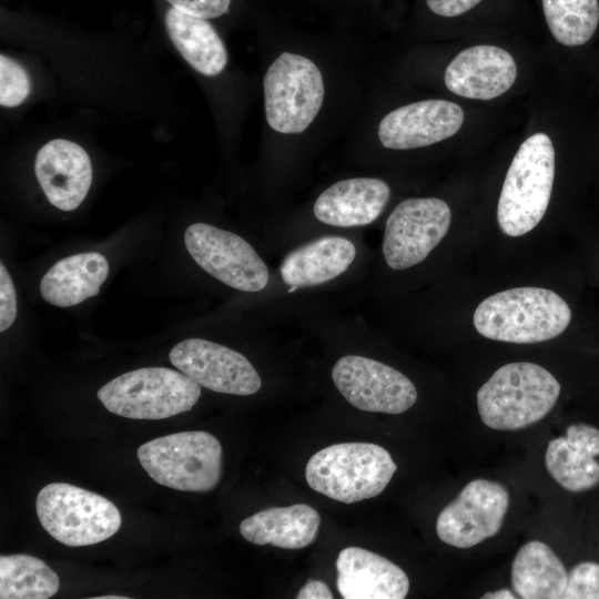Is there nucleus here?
<instances>
[{
	"label": "nucleus",
	"mask_w": 599,
	"mask_h": 599,
	"mask_svg": "<svg viewBox=\"0 0 599 599\" xmlns=\"http://www.w3.org/2000/svg\"><path fill=\"white\" fill-rule=\"evenodd\" d=\"M59 586L58 575L39 558L26 554L0 557L1 599H48Z\"/></svg>",
	"instance_id": "nucleus-24"
},
{
	"label": "nucleus",
	"mask_w": 599,
	"mask_h": 599,
	"mask_svg": "<svg viewBox=\"0 0 599 599\" xmlns=\"http://www.w3.org/2000/svg\"><path fill=\"white\" fill-rule=\"evenodd\" d=\"M463 121V109L454 102L418 101L386 114L378 125V138L387 149H417L453 136Z\"/></svg>",
	"instance_id": "nucleus-14"
},
{
	"label": "nucleus",
	"mask_w": 599,
	"mask_h": 599,
	"mask_svg": "<svg viewBox=\"0 0 599 599\" xmlns=\"http://www.w3.org/2000/svg\"><path fill=\"white\" fill-rule=\"evenodd\" d=\"M109 274L106 258L97 252L71 255L58 261L42 277L43 300L59 307L74 306L97 296Z\"/></svg>",
	"instance_id": "nucleus-21"
},
{
	"label": "nucleus",
	"mask_w": 599,
	"mask_h": 599,
	"mask_svg": "<svg viewBox=\"0 0 599 599\" xmlns=\"http://www.w3.org/2000/svg\"><path fill=\"white\" fill-rule=\"evenodd\" d=\"M516 77V62L509 52L495 45H475L457 54L446 68L444 80L457 95L491 100L508 91Z\"/></svg>",
	"instance_id": "nucleus-16"
},
{
	"label": "nucleus",
	"mask_w": 599,
	"mask_h": 599,
	"mask_svg": "<svg viewBox=\"0 0 599 599\" xmlns=\"http://www.w3.org/2000/svg\"><path fill=\"white\" fill-rule=\"evenodd\" d=\"M35 509L43 529L69 547L104 541L122 524L120 510L109 499L67 483L44 486L38 494Z\"/></svg>",
	"instance_id": "nucleus-7"
},
{
	"label": "nucleus",
	"mask_w": 599,
	"mask_h": 599,
	"mask_svg": "<svg viewBox=\"0 0 599 599\" xmlns=\"http://www.w3.org/2000/svg\"><path fill=\"white\" fill-rule=\"evenodd\" d=\"M481 0H426L428 8L441 17H456L463 14Z\"/></svg>",
	"instance_id": "nucleus-32"
},
{
	"label": "nucleus",
	"mask_w": 599,
	"mask_h": 599,
	"mask_svg": "<svg viewBox=\"0 0 599 599\" xmlns=\"http://www.w3.org/2000/svg\"><path fill=\"white\" fill-rule=\"evenodd\" d=\"M390 197L388 184L375 177L338 181L316 199L314 215L338 227L363 226L374 222Z\"/></svg>",
	"instance_id": "nucleus-18"
},
{
	"label": "nucleus",
	"mask_w": 599,
	"mask_h": 599,
	"mask_svg": "<svg viewBox=\"0 0 599 599\" xmlns=\"http://www.w3.org/2000/svg\"><path fill=\"white\" fill-rule=\"evenodd\" d=\"M571 321L568 304L554 291L517 287L485 298L474 313L476 331L494 341L534 344L560 335Z\"/></svg>",
	"instance_id": "nucleus-1"
},
{
	"label": "nucleus",
	"mask_w": 599,
	"mask_h": 599,
	"mask_svg": "<svg viewBox=\"0 0 599 599\" xmlns=\"http://www.w3.org/2000/svg\"><path fill=\"white\" fill-rule=\"evenodd\" d=\"M38 182L49 202L61 211L75 210L92 182V165L79 144L55 139L38 152L34 164Z\"/></svg>",
	"instance_id": "nucleus-15"
},
{
	"label": "nucleus",
	"mask_w": 599,
	"mask_h": 599,
	"mask_svg": "<svg viewBox=\"0 0 599 599\" xmlns=\"http://www.w3.org/2000/svg\"><path fill=\"white\" fill-rule=\"evenodd\" d=\"M332 378L343 397L365 412L397 415L409 409L417 399L415 385L403 373L359 355L339 358Z\"/></svg>",
	"instance_id": "nucleus-11"
},
{
	"label": "nucleus",
	"mask_w": 599,
	"mask_h": 599,
	"mask_svg": "<svg viewBox=\"0 0 599 599\" xmlns=\"http://www.w3.org/2000/svg\"><path fill=\"white\" fill-rule=\"evenodd\" d=\"M17 316V295L12 280L0 263V331L4 332L14 322Z\"/></svg>",
	"instance_id": "nucleus-30"
},
{
	"label": "nucleus",
	"mask_w": 599,
	"mask_h": 599,
	"mask_svg": "<svg viewBox=\"0 0 599 599\" xmlns=\"http://www.w3.org/2000/svg\"><path fill=\"white\" fill-rule=\"evenodd\" d=\"M200 396L196 382L166 367L124 373L103 385L97 394L110 413L131 419H163L189 412Z\"/></svg>",
	"instance_id": "nucleus-6"
},
{
	"label": "nucleus",
	"mask_w": 599,
	"mask_h": 599,
	"mask_svg": "<svg viewBox=\"0 0 599 599\" xmlns=\"http://www.w3.org/2000/svg\"><path fill=\"white\" fill-rule=\"evenodd\" d=\"M319 522L321 517L313 507L296 504L255 512L240 524V532L254 545L301 549L316 539Z\"/></svg>",
	"instance_id": "nucleus-19"
},
{
	"label": "nucleus",
	"mask_w": 599,
	"mask_h": 599,
	"mask_svg": "<svg viewBox=\"0 0 599 599\" xmlns=\"http://www.w3.org/2000/svg\"><path fill=\"white\" fill-rule=\"evenodd\" d=\"M184 244L195 263L220 282L244 292L266 287L267 266L241 236L210 224L194 223L184 233Z\"/></svg>",
	"instance_id": "nucleus-9"
},
{
	"label": "nucleus",
	"mask_w": 599,
	"mask_h": 599,
	"mask_svg": "<svg viewBox=\"0 0 599 599\" xmlns=\"http://www.w3.org/2000/svg\"><path fill=\"white\" fill-rule=\"evenodd\" d=\"M560 384L547 369L529 362L498 368L478 389L483 423L497 430H518L541 420L556 405Z\"/></svg>",
	"instance_id": "nucleus-2"
},
{
	"label": "nucleus",
	"mask_w": 599,
	"mask_h": 599,
	"mask_svg": "<svg viewBox=\"0 0 599 599\" xmlns=\"http://www.w3.org/2000/svg\"><path fill=\"white\" fill-rule=\"evenodd\" d=\"M509 506L508 490L499 483L474 479L438 515L439 539L456 548H470L495 536Z\"/></svg>",
	"instance_id": "nucleus-12"
},
{
	"label": "nucleus",
	"mask_w": 599,
	"mask_h": 599,
	"mask_svg": "<svg viewBox=\"0 0 599 599\" xmlns=\"http://www.w3.org/2000/svg\"><path fill=\"white\" fill-rule=\"evenodd\" d=\"M31 81L28 72L17 61L0 55V104L13 108L30 94Z\"/></svg>",
	"instance_id": "nucleus-27"
},
{
	"label": "nucleus",
	"mask_w": 599,
	"mask_h": 599,
	"mask_svg": "<svg viewBox=\"0 0 599 599\" xmlns=\"http://www.w3.org/2000/svg\"><path fill=\"white\" fill-rule=\"evenodd\" d=\"M136 455L155 483L176 490L210 491L222 476V446L206 432L158 437L141 445Z\"/></svg>",
	"instance_id": "nucleus-5"
},
{
	"label": "nucleus",
	"mask_w": 599,
	"mask_h": 599,
	"mask_svg": "<svg viewBox=\"0 0 599 599\" xmlns=\"http://www.w3.org/2000/svg\"><path fill=\"white\" fill-rule=\"evenodd\" d=\"M483 599L486 598H494V599H515L516 596L508 589H500L494 592H487L483 597Z\"/></svg>",
	"instance_id": "nucleus-34"
},
{
	"label": "nucleus",
	"mask_w": 599,
	"mask_h": 599,
	"mask_svg": "<svg viewBox=\"0 0 599 599\" xmlns=\"http://www.w3.org/2000/svg\"><path fill=\"white\" fill-rule=\"evenodd\" d=\"M547 24L561 44H585L599 23L598 0H542Z\"/></svg>",
	"instance_id": "nucleus-26"
},
{
	"label": "nucleus",
	"mask_w": 599,
	"mask_h": 599,
	"mask_svg": "<svg viewBox=\"0 0 599 599\" xmlns=\"http://www.w3.org/2000/svg\"><path fill=\"white\" fill-rule=\"evenodd\" d=\"M297 599H332L328 586L319 580H311L298 591Z\"/></svg>",
	"instance_id": "nucleus-33"
},
{
	"label": "nucleus",
	"mask_w": 599,
	"mask_h": 599,
	"mask_svg": "<svg viewBox=\"0 0 599 599\" xmlns=\"http://www.w3.org/2000/svg\"><path fill=\"white\" fill-rule=\"evenodd\" d=\"M169 357L180 372L213 392L247 396L262 386L258 373L245 356L206 339H184L173 346Z\"/></svg>",
	"instance_id": "nucleus-13"
},
{
	"label": "nucleus",
	"mask_w": 599,
	"mask_h": 599,
	"mask_svg": "<svg viewBox=\"0 0 599 599\" xmlns=\"http://www.w3.org/2000/svg\"><path fill=\"white\" fill-rule=\"evenodd\" d=\"M555 177V149L545 133H535L519 146L507 171L497 205L501 232L521 236L544 217Z\"/></svg>",
	"instance_id": "nucleus-4"
},
{
	"label": "nucleus",
	"mask_w": 599,
	"mask_h": 599,
	"mask_svg": "<svg viewBox=\"0 0 599 599\" xmlns=\"http://www.w3.org/2000/svg\"><path fill=\"white\" fill-rule=\"evenodd\" d=\"M129 597H125V596H100V597H94L92 599H128Z\"/></svg>",
	"instance_id": "nucleus-35"
},
{
	"label": "nucleus",
	"mask_w": 599,
	"mask_h": 599,
	"mask_svg": "<svg viewBox=\"0 0 599 599\" xmlns=\"http://www.w3.org/2000/svg\"><path fill=\"white\" fill-rule=\"evenodd\" d=\"M268 125L280 133H301L318 114L324 100V82L309 59L283 52L263 79Z\"/></svg>",
	"instance_id": "nucleus-8"
},
{
	"label": "nucleus",
	"mask_w": 599,
	"mask_h": 599,
	"mask_svg": "<svg viewBox=\"0 0 599 599\" xmlns=\"http://www.w3.org/2000/svg\"><path fill=\"white\" fill-rule=\"evenodd\" d=\"M565 437L593 456L599 455V429L586 424H575L567 428Z\"/></svg>",
	"instance_id": "nucleus-31"
},
{
	"label": "nucleus",
	"mask_w": 599,
	"mask_h": 599,
	"mask_svg": "<svg viewBox=\"0 0 599 599\" xmlns=\"http://www.w3.org/2000/svg\"><path fill=\"white\" fill-rule=\"evenodd\" d=\"M355 255L356 248L349 240L321 237L290 252L281 264V277L290 286L319 285L344 273Z\"/></svg>",
	"instance_id": "nucleus-20"
},
{
	"label": "nucleus",
	"mask_w": 599,
	"mask_h": 599,
	"mask_svg": "<svg viewBox=\"0 0 599 599\" xmlns=\"http://www.w3.org/2000/svg\"><path fill=\"white\" fill-rule=\"evenodd\" d=\"M166 32L184 60L204 75L214 77L227 63L225 45L205 19L171 7L164 17Z\"/></svg>",
	"instance_id": "nucleus-22"
},
{
	"label": "nucleus",
	"mask_w": 599,
	"mask_h": 599,
	"mask_svg": "<svg viewBox=\"0 0 599 599\" xmlns=\"http://www.w3.org/2000/svg\"><path fill=\"white\" fill-rule=\"evenodd\" d=\"M564 599H599V564L586 561L567 576Z\"/></svg>",
	"instance_id": "nucleus-28"
},
{
	"label": "nucleus",
	"mask_w": 599,
	"mask_h": 599,
	"mask_svg": "<svg viewBox=\"0 0 599 599\" xmlns=\"http://www.w3.org/2000/svg\"><path fill=\"white\" fill-rule=\"evenodd\" d=\"M451 212L435 197L407 199L386 221L383 255L393 270H405L424 261L448 232Z\"/></svg>",
	"instance_id": "nucleus-10"
},
{
	"label": "nucleus",
	"mask_w": 599,
	"mask_h": 599,
	"mask_svg": "<svg viewBox=\"0 0 599 599\" xmlns=\"http://www.w3.org/2000/svg\"><path fill=\"white\" fill-rule=\"evenodd\" d=\"M567 576L564 564L554 550L539 540L525 544L511 566V583L522 599L562 598Z\"/></svg>",
	"instance_id": "nucleus-23"
},
{
	"label": "nucleus",
	"mask_w": 599,
	"mask_h": 599,
	"mask_svg": "<svg viewBox=\"0 0 599 599\" xmlns=\"http://www.w3.org/2000/svg\"><path fill=\"white\" fill-rule=\"evenodd\" d=\"M397 470L389 453L372 443H342L315 453L306 464L308 486L344 504L378 496Z\"/></svg>",
	"instance_id": "nucleus-3"
},
{
	"label": "nucleus",
	"mask_w": 599,
	"mask_h": 599,
	"mask_svg": "<svg viewBox=\"0 0 599 599\" xmlns=\"http://www.w3.org/2000/svg\"><path fill=\"white\" fill-rule=\"evenodd\" d=\"M588 450L565 436L548 443L545 464L549 475L569 491H583L599 483V463Z\"/></svg>",
	"instance_id": "nucleus-25"
},
{
	"label": "nucleus",
	"mask_w": 599,
	"mask_h": 599,
	"mask_svg": "<svg viewBox=\"0 0 599 599\" xmlns=\"http://www.w3.org/2000/svg\"><path fill=\"white\" fill-rule=\"evenodd\" d=\"M336 569L337 590L344 599H403L409 590L402 568L359 547L341 550Z\"/></svg>",
	"instance_id": "nucleus-17"
},
{
	"label": "nucleus",
	"mask_w": 599,
	"mask_h": 599,
	"mask_svg": "<svg viewBox=\"0 0 599 599\" xmlns=\"http://www.w3.org/2000/svg\"><path fill=\"white\" fill-rule=\"evenodd\" d=\"M174 9L183 13L214 19L229 11L231 0H166Z\"/></svg>",
	"instance_id": "nucleus-29"
}]
</instances>
